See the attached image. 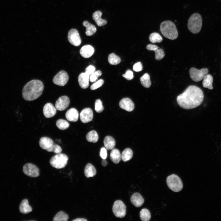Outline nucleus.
<instances>
[{
    "instance_id": "1",
    "label": "nucleus",
    "mask_w": 221,
    "mask_h": 221,
    "mask_svg": "<svg viewBox=\"0 0 221 221\" xmlns=\"http://www.w3.org/2000/svg\"><path fill=\"white\" fill-rule=\"evenodd\" d=\"M204 95L199 87L195 86H189L177 97L179 105L185 109H192L200 105L203 101Z\"/></svg>"
},
{
    "instance_id": "2",
    "label": "nucleus",
    "mask_w": 221,
    "mask_h": 221,
    "mask_svg": "<svg viewBox=\"0 0 221 221\" xmlns=\"http://www.w3.org/2000/svg\"><path fill=\"white\" fill-rule=\"evenodd\" d=\"M44 85L40 80L33 79L28 82L24 87L22 91L23 99L28 101L35 100L42 94Z\"/></svg>"
},
{
    "instance_id": "3",
    "label": "nucleus",
    "mask_w": 221,
    "mask_h": 221,
    "mask_svg": "<svg viewBox=\"0 0 221 221\" xmlns=\"http://www.w3.org/2000/svg\"><path fill=\"white\" fill-rule=\"evenodd\" d=\"M160 31L165 37L170 40H174L178 36V31L175 24L170 21L162 22L160 26Z\"/></svg>"
},
{
    "instance_id": "4",
    "label": "nucleus",
    "mask_w": 221,
    "mask_h": 221,
    "mask_svg": "<svg viewBox=\"0 0 221 221\" xmlns=\"http://www.w3.org/2000/svg\"><path fill=\"white\" fill-rule=\"evenodd\" d=\"M202 23L201 16L198 13H194L191 16L188 20V29L192 33H197L201 29Z\"/></svg>"
},
{
    "instance_id": "5",
    "label": "nucleus",
    "mask_w": 221,
    "mask_h": 221,
    "mask_svg": "<svg viewBox=\"0 0 221 221\" xmlns=\"http://www.w3.org/2000/svg\"><path fill=\"white\" fill-rule=\"evenodd\" d=\"M166 183L169 188L175 192L180 191L183 187V184L181 179L174 174L167 177Z\"/></svg>"
},
{
    "instance_id": "6",
    "label": "nucleus",
    "mask_w": 221,
    "mask_h": 221,
    "mask_svg": "<svg viewBox=\"0 0 221 221\" xmlns=\"http://www.w3.org/2000/svg\"><path fill=\"white\" fill-rule=\"evenodd\" d=\"M68 157L61 153L56 154L53 156L50 160V164L53 167L57 169L64 168L66 165L68 160Z\"/></svg>"
},
{
    "instance_id": "7",
    "label": "nucleus",
    "mask_w": 221,
    "mask_h": 221,
    "mask_svg": "<svg viewBox=\"0 0 221 221\" xmlns=\"http://www.w3.org/2000/svg\"><path fill=\"white\" fill-rule=\"evenodd\" d=\"M208 72V69L206 68L198 70L195 68L192 67L189 71L191 78L192 80L195 82H198L201 80Z\"/></svg>"
},
{
    "instance_id": "8",
    "label": "nucleus",
    "mask_w": 221,
    "mask_h": 221,
    "mask_svg": "<svg viewBox=\"0 0 221 221\" xmlns=\"http://www.w3.org/2000/svg\"><path fill=\"white\" fill-rule=\"evenodd\" d=\"M112 211L116 217L122 218L126 215V207L122 201L117 200L114 203Z\"/></svg>"
},
{
    "instance_id": "9",
    "label": "nucleus",
    "mask_w": 221,
    "mask_h": 221,
    "mask_svg": "<svg viewBox=\"0 0 221 221\" xmlns=\"http://www.w3.org/2000/svg\"><path fill=\"white\" fill-rule=\"evenodd\" d=\"M69 79L67 73L62 70L58 72L53 78V83L60 86H64L67 83Z\"/></svg>"
},
{
    "instance_id": "10",
    "label": "nucleus",
    "mask_w": 221,
    "mask_h": 221,
    "mask_svg": "<svg viewBox=\"0 0 221 221\" xmlns=\"http://www.w3.org/2000/svg\"><path fill=\"white\" fill-rule=\"evenodd\" d=\"M23 171L25 175L31 177H35L39 175V169L31 163L25 164L23 166Z\"/></svg>"
},
{
    "instance_id": "11",
    "label": "nucleus",
    "mask_w": 221,
    "mask_h": 221,
    "mask_svg": "<svg viewBox=\"0 0 221 221\" xmlns=\"http://www.w3.org/2000/svg\"><path fill=\"white\" fill-rule=\"evenodd\" d=\"M68 38L69 42L75 46H79L81 43L79 33L75 29H72L68 31Z\"/></svg>"
},
{
    "instance_id": "12",
    "label": "nucleus",
    "mask_w": 221,
    "mask_h": 221,
    "mask_svg": "<svg viewBox=\"0 0 221 221\" xmlns=\"http://www.w3.org/2000/svg\"><path fill=\"white\" fill-rule=\"evenodd\" d=\"M70 103V99L68 96L65 95L61 96L56 101L55 107L58 110H64L68 107Z\"/></svg>"
},
{
    "instance_id": "13",
    "label": "nucleus",
    "mask_w": 221,
    "mask_h": 221,
    "mask_svg": "<svg viewBox=\"0 0 221 221\" xmlns=\"http://www.w3.org/2000/svg\"><path fill=\"white\" fill-rule=\"evenodd\" d=\"M93 117L92 110L89 108H86L83 110L80 114L81 121L83 123H87L91 121Z\"/></svg>"
},
{
    "instance_id": "14",
    "label": "nucleus",
    "mask_w": 221,
    "mask_h": 221,
    "mask_svg": "<svg viewBox=\"0 0 221 221\" xmlns=\"http://www.w3.org/2000/svg\"><path fill=\"white\" fill-rule=\"evenodd\" d=\"M120 107L127 111H133L134 108V103L129 98H125L122 99L119 103Z\"/></svg>"
},
{
    "instance_id": "15",
    "label": "nucleus",
    "mask_w": 221,
    "mask_h": 221,
    "mask_svg": "<svg viewBox=\"0 0 221 221\" xmlns=\"http://www.w3.org/2000/svg\"><path fill=\"white\" fill-rule=\"evenodd\" d=\"M56 112V107L51 103H47L44 106L43 114L47 118H50L54 116Z\"/></svg>"
},
{
    "instance_id": "16",
    "label": "nucleus",
    "mask_w": 221,
    "mask_h": 221,
    "mask_svg": "<svg viewBox=\"0 0 221 221\" xmlns=\"http://www.w3.org/2000/svg\"><path fill=\"white\" fill-rule=\"evenodd\" d=\"M90 76L85 72L80 74L78 77V81L80 86L83 89L87 88L89 85Z\"/></svg>"
},
{
    "instance_id": "17",
    "label": "nucleus",
    "mask_w": 221,
    "mask_h": 221,
    "mask_svg": "<svg viewBox=\"0 0 221 221\" xmlns=\"http://www.w3.org/2000/svg\"><path fill=\"white\" fill-rule=\"evenodd\" d=\"M95 51L94 48L90 45H86L83 46L80 50L81 56L85 58H88L91 56Z\"/></svg>"
},
{
    "instance_id": "18",
    "label": "nucleus",
    "mask_w": 221,
    "mask_h": 221,
    "mask_svg": "<svg viewBox=\"0 0 221 221\" xmlns=\"http://www.w3.org/2000/svg\"><path fill=\"white\" fill-rule=\"evenodd\" d=\"M130 201L134 205L138 207H140L143 204L144 200L139 193L135 192L131 196Z\"/></svg>"
},
{
    "instance_id": "19",
    "label": "nucleus",
    "mask_w": 221,
    "mask_h": 221,
    "mask_svg": "<svg viewBox=\"0 0 221 221\" xmlns=\"http://www.w3.org/2000/svg\"><path fill=\"white\" fill-rule=\"evenodd\" d=\"M65 117L69 121L76 122L79 118V113L77 110L74 108H70L66 112Z\"/></svg>"
},
{
    "instance_id": "20",
    "label": "nucleus",
    "mask_w": 221,
    "mask_h": 221,
    "mask_svg": "<svg viewBox=\"0 0 221 221\" xmlns=\"http://www.w3.org/2000/svg\"><path fill=\"white\" fill-rule=\"evenodd\" d=\"M102 13L99 10L95 11L93 14L92 18L99 27L103 26L107 24V21L101 18Z\"/></svg>"
},
{
    "instance_id": "21",
    "label": "nucleus",
    "mask_w": 221,
    "mask_h": 221,
    "mask_svg": "<svg viewBox=\"0 0 221 221\" xmlns=\"http://www.w3.org/2000/svg\"><path fill=\"white\" fill-rule=\"evenodd\" d=\"M53 143V140L50 138L47 137H43L40 139L39 144L42 149L46 150L49 148Z\"/></svg>"
},
{
    "instance_id": "22",
    "label": "nucleus",
    "mask_w": 221,
    "mask_h": 221,
    "mask_svg": "<svg viewBox=\"0 0 221 221\" xmlns=\"http://www.w3.org/2000/svg\"><path fill=\"white\" fill-rule=\"evenodd\" d=\"M105 147L107 150H111L113 149L115 145V141L114 138L111 136H106L103 141Z\"/></svg>"
},
{
    "instance_id": "23",
    "label": "nucleus",
    "mask_w": 221,
    "mask_h": 221,
    "mask_svg": "<svg viewBox=\"0 0 221 221\" xmlns=\"http://www.w3.org/2000/svg\"><path fill=\"white\" fill-rule=\"evenodd\" d=\"M19 208L20 212L24 214H27L32 210V208L29 204L28 200L26 199L22 200L20 205Z\"/></svg>"
},
{
    "instance_id": "24",
    "label": "nucleus",
    "mask_w": 221,
    "mask_h": 221,
    "mask_svg": "<svg viewBox=\"0 0 221 221\" xmlns=\"http://www.w3.org/2000/svg\"><path fill=\"white\" fill-rule=\"evenodd\" d=\"M84 173L87 178L92 177L96 175V171L95 167L92 164L88 163L85 167Z\"/></svg>"
},
{
    "instance_id": "25",
    "label": "nucleus",
    "mask_w": 221,
    "mask_h": 221,
    "mask_svg": "<svg viewBox=\"0 0 221 221\" xmlns=\"http://www.w3.org/2000/svg\"><path fill=\"white\" fill-rule=\"evenodd\" d=\"M83 25L86 28L85 33L87 36H92L96 32L97 29L95 26L87 21H84Z\"/></svg>"
},
{
    "instance_id": "26",
    "label": "nucleus",
    "mask_w": 221,
    "mask_h": 221,
    "mask_svg": "<svg viewBox=\"0 0 221 221\" xmlns=\"http://www.w3.org/2000/svg\"><path fill=\"white\" fill-rule=\"evenodd\" d=\"M110 158L114 163L116 164L118 163L121 159L119 151L116 149H113L110 153Z\"/></svg>"
},
{
    "instance_id": "27",
    "label": "nucleus",
    "mask_w": 221,
    "mask_h": 221,
    "mask_svg": "<svg viewBox=\"0 0 221 221\" xmlns=\"http://www.w3.org/2000/svg\"><path fill=\"white\" fill-rule=\"evenodd\" d=\"M203 85L204 87L207 88L209 89L212 90L213 87L212 82L213 78L210 74H207L203 78Z\"/></svg>"
},
{
    "instance_id": "28",
    "label": "nucleus",
    "mask_w": 221,
    "mask_h": 221,
    "mask_svg": "<svg viewBox=\"0 0 221 221\" xmlns=\"http://www.w3.org/2000/svg\"><path fill=\"white\" fill-rule=\"evenodd\" d=\"M133 156V153L132 150L129 148H127L122 152L121 155V158L124 162L130 160Z\"/></svg>"
},
{
    "instance_id": "29",
    "label": "nucleus",
    "mask_w": 221,
    "mask_h": 221,
    "mask_svg": "<svg viewBox=\"0 0 221 221\" xmlns=\"http://www.w3.org/2000/svg\"><path fill=\"white\" fill-rule=\"evenodd\" d=\"M140 81L141 84L144 87L149 88L151 85L150 76L148 73H145L140 78Z\"/></svg>"
},
{
    "instance_id": "30",
    "label": "nucleus",
    "mask_w": 221,
    "mask_h": 221,
    "mask_svg": "<svg viewBox=\"0 0 221 221\" xmlns=\"http://www.w3.org/2000/svg\"><path fill=\"white\" fill-rule=\"evenodd\" d=\"M86 138L88 142L95 143L98 141L99 136L97 132L93 130L87 133L86 136Z\"/></svg>"
},
{
    "instance_id": "31",
    "label": "nucleus",
    "mask_w": 221,
    "mask_h": 221,
    "mask_svg": "<svg viewBox=\"0 0 221 221\" xmlns=\"http://www.w3.org/2000/svg\"><path fill=\"white\" fill-rule=\"evenodd\" d=\"M68 215L63 211L58 212L53 218V221H67L68 220Z\"/></svg>"
},
{
    "instance_id": "32",
    "label": "nucleus",
    "mask_w": 221,
    "mask_h": 221,
    "mask_svg": "<svg viewBox=\"0 0 221 221\" xmlns=\"http://www.w3.org/2000/svg\"><path fill=\"white\" fill-rule=\"evenodd\" d=\"M140 217L142 221H149L151 218L149 211L147 209H142L140 212Z\"/></svg>"
},
{
    "instance_id": "33",
    "label": "nucleus",
    "mask_w": 221,
    "mask_h": 221,
    "mask_svg": "<svg viewBox=\"0 0 221 221\" xmlns=\"http://www.w3.org/2000/svg\"><path fill=\"white\" fill-rule=\"evenodd\" d=\"M108 59L109 63L111 65H117L121 62L120 58L114 53L109 54Z\"/></svg>"
},
{
    "instance_id": "34",
    "label": "nucleus",
    "mask_w": 221,
    "mask_h": 221,
    "mask_svg": "<svg viewBox=\"0 0 221 221\" xmlns=\"http://www.w3.org/2000/svg\"><path fill=\"white\" fill-rule=\"evenodd\" d=\"M149 40L152 43L161 42L163 39L162 37L158 33L156 32L151 33L149 37Z\"/></svg>"
},
{
    "instance_id": "35",
    "label": "nucleus",
    "mask_w": 221,
    "mask_h": 221,
    "mask_svg": "<svg viewBox=\"0 0 221 221\" xmlns=\"http://www.w3.org/2000/svg\"><path fill=\"white\" fill-rule=\"evenodd\" d=\"M56 126L60 130H64L67 129L69 126L68 122L63 119H59L56 123Z\"/></svg>"
},
{
    "instance_id": "36",
    "label": "nucleus",
    "mask_w": 221,
    "mask_h": 221,
    "mask_svg": "<svg viewBox=\"0 0 221 221\" xmlns=\"http://www.w3.org/2000/svg\"><path fill=\"white\" fill-rule=\"evenodd\" d=\"M46 150L48 152H53L56 154L61 153L62 151L61 147L59 145L54 143L49 148Z\"/></svg>"
},
{
    "instance_id": "37",
    "label": "nucleus",
    "mask_w": 221,
    "mask_h": 221,
    "mask_svg": "<svg viewBox=\"0 0 221 221\" xmlns=\"http://www.w3.org/2000/svg\"><path fill=\"white\" fill-rule=\"evenodd\" d=\"M154 51L155 52V58L157 60H161L165 56L164 50L161 48H158Z\"/></svg>"
},
{
    "instance_id": "38",
    "label": "nucleus",
    "mask_w": 221,
    "mask_h": 221,
    "mask_svg": "<svg viewBox=\"0 0 221 221\" xmlns=\"http://www.w3.org/2000/svg\"><path fill=\"white\" fill-rule=\"evenodd\" d=\"M95 109L97 112L101 113L103 110L104 107L103 106L102 102L100 99H98L95 100Z\"/></svg>"
},
{
    "instance_id": "39",
    "label": "nucleus",
    "mask_w": 221,
    "mask_h": 221,
    "mask_svg": "<svg viewBox=\"0 0 221 221\" xmlns=\"http://www.w3.org/2000/svg\"><path fill=\"white\" fill-rule=\"evenodd\" d=\"M102 74V72L100 70L94 71L90 76L89 79L90 82H95L98 77L100 76Z\"/></svg>"
},
{
    "instance_id": "40",
    "label": "nucleus",
    "mask_w": 221,
    "mask_h": 221,
    "mask_svg": "<svg viewBox=\"0 0 221 221\" xmlns=\"http://www.w3.org/2000/svg\"><path fill=\"white\" fill-rule=\"evenodd\" d=\"M103 83V80L102 79H100L91 85V90H95L101 87Z\"/></svg>"
},
{
    "instance_id": "41",
    "label": "nucleus",
    "mask_w": 221,
    "mask_h": 221,
    "mask_svg": "<svg viewBox=\"0 0 221 221\" xmlns=\"http://www.w3.org/2000/svg\"><path fill=\"white\" fill-rule=\"evenodd\" d=\"M122 76L128 80H130L134 78L133 72L130 70H127L125 73L122 75Z\"/></svg>"
},
{
    "instance_id": "42",
    "label": "nucleus",
    "mask_w": 221,
    "mask_h": 221,
    "mask_svg": "<svg viewBox=\"0 0 221 221\" xmlns=\"http://www.w3.org/2000/svg\"><path fill=\"white\" fill-rule=\"evenodd\" d=\"M142 65L140 62L136 63L133 66V70L136 72L141 71L142 70Z\"/></svg>"
},
{
    "instance_id": "43",
    "label": "nucleus",
    "mask_w": 221,
    "mask_h": 221,
    "mask_svg": "<svg viewBox=\"0 0 221 221\" xmlns=\"http://www.w3.org/2000/svg\"><path fill=\"white\" fill-rule=\"evenodd\" d=\"M107 149L105 147H102L100 150V155L103 159H106L107 157Z\"/></svg>"
},
{
    "instance_id": "44",
    "label": "nucleus",
    "mask_w": 221,
    "mask_h": 221,
    "mask_svg": "<svg viewBox=\"0 0 221 221\" xmlns=\"http://www.w3.org/2000/svg\"><path fill=\"white\" fill-rule=\"evenodd\" d=\"M95 67L92 65H90L86 68L85 72L90 76L95 71Z\"/></svg>"
},
{
    "instance_id": "45",
    "label": "nucleus",
    "mask_w": 221,
    "mask_h": 221,
    "mask_svg": "<svg viewBox=\"0 0 221 221\" xmlns=\"http://www.w3.org/2000/svg\"><path fill=\"white\" fill-rule=\"evenodd\" d=\"M159 47L157 45L152 44L148 45L146 47V49L149 51H155Z\"/></svg>"
},
{
    "instance_id": "46",
    "label": "nucleus",
    "mask_w": 221,
    "mask_h": 221,
    "mask_svg": "<svg viewBox=\"0 0 221 221\" xmlns=\"http://www.w3.org/2000/svg\"><path fill=\"white\" fill-rule=\"evenodd\" d=\"M105 159H103L101 161L102 165L104 167L106 166L108 164L107 162Z\"/></svg>"
},
{
    "instance_id": "47",
    "label": "nucleus",
    "mask_w": 221,
    "mask_h": 221,
    "mask_svg": "<svg viewBox=\"0 0 221 221\" xmlns=\"http://www.w3.org/2000/svg\"><path fill=\"white\" fill-rule=\"evenodd\" d=\"M73 221H87V220L84 218H77L74 219Z\"/></svg>"
},
{
    "instance_id": "48",
    "label": "nucleus",
    "mask_w": 221,
    "mask_h": 221,
    "mask_svg": "<svg viewBox=\"0 0 221 221\" xmlns=\"http://www.w3.org/2000/svg\"></svg>"
}]
</instances>
